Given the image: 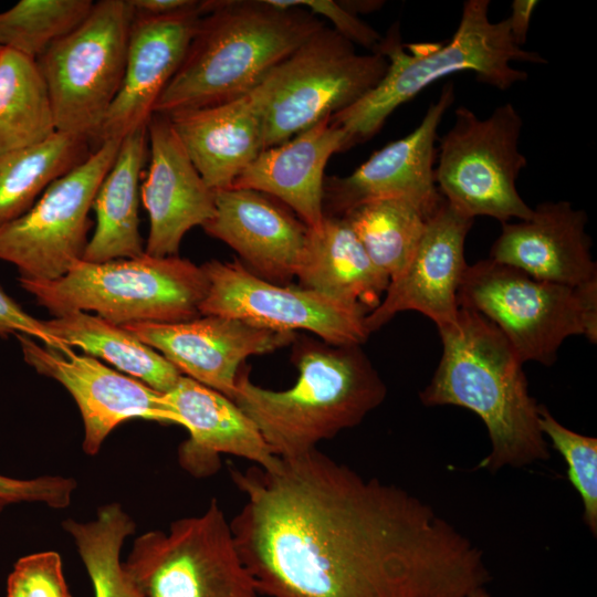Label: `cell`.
<instances>
[{"instance_id":"cell-14","label":"cell","mask_w":597,"mask_h":597,"mask_svg":"<svg viewBox=\"0 0 597 597\" xmlns=\"http://www.w3.org/2000/svg\"><path fill=\"white\" fill-rule=\"evenodd\" d=\"M23 359L39 374L55 379L75 400L84 426L82 448L94 455L106 437L121 423L140 418L180 425L161 392L143 381L112 369L90 355L64 352L38 344L18 334Z\"/></svg>"},{"instance_id":"cell-16","label":"cell","mask_w":597,"mask_h":597,"mask_svg":"<svg viewBox=\"0 0 597 597\" xmlns=\"http://www.w3.org/2000/svg\"><path fill=\"white\" fill-rule=\"evenodd\" d=\"M159 352L181 375L229 399L244 360L274 352L294 342L292 332H276L240 320L201 315L178 323H130L121 325Z\"/></svg>"},{"instance_id":"cell-27","label":"cell","mask_w":597,"mask_h":597,"mask_svg":"<svg viewBox=\"0 0 597 597\" xmlns=\"http://www.w3.org/2000/svg\"><path fill=\"white\" fill-rule=\"evenodd\" d=\"M48 332L67 347L105 359L124 374L166 394L180 371L161 354L121 325L87 312H71L44 321Z\"/></svg>"},{"instance_id":"cell-35","label":"cell","mask_w":597,"mask_h":597,"mask_svg":"<svg viewBox=\"0 0 597 597\" xmlns=\"http://www.w3.org/2000/svg\"><path fill=\"white\" fill-rule=\"evenodd\" d=\"M75 489L73 478L43 475L17 479L0 474V513L18 503H42L53 509H64L70 505Z\"/></svg>"},{"instance_id":"cell-28","label":"cell","mask_w":597,"mask_h":597,"mask_svg":"<svg viewBox=\"0 0 597 597\" xmlns=\"http://www.w3.org/2000/svg\"><path fill=\"white\" fill-rule=\"evenodd\" d=\"M84 137L55 132L48 139L0 154V227L25 213L57 178L92 153Z\"/></svg>"},{"instance_id":"cell-33","label":"cell","mask_w":597,"mask_h":597,"mask_svg":"<svg viewBox=\"0 0 597 597\" xmlns=\"http://www.w3.org/2000/svg\"><path fill=\"white\" fill-rule=\"evenodd\" d=\"M538 425L545 438L564 458L567 478L580 496L583 521L594 536L597 534V439L575 432L538 406Z\"/></svg>"},{"instance_id":"cell-18","label":"cell","mask_w":597,"mask_h":597,"mask_svg":"<svg viewBox=\"0 0 597 597\" xmlns=\"http://www.w3.org/2000/svg\"><path fill=\"white\" fill-rule=\"evenodd\" d=\"M206 1L169 15L134 12L121 87L101 127L97 142L123 139L147 126L156 102L180 66Z\"/></svg>"},{"instance_id":"cell-12","label":"cell","mask_w":597,"mask_h":597,"mask_svg":"<svg viewBox=\"0 0 597 597\" xmlns=\"http://www.w3.org/2000/svg\"><path fill=\"white\" fill-rule=\"evenodd\" d=\"M122 139H107L71 171L54 180L18 219L0 227V260L18 280L60 279L83 258L96 191L116 158Z\"/></svg>"},{"instance_id":"cell-13","label":"cell","mask_w":597,"mask_h":597,"mask_svg":"<svg viewBox=\"0 0 597 597\" xmlns=\"http://www.w3.org/2000/svg\"><path fill=\"white\" fill-rule=\"evenodd\" d=\"M208 291L200 315L240 320L276 332L303 329L335 346H360L370 335L369 311L305 287L269 282L239 260H211L201 265Z\"/></svg>"},{"instance_id":"cell-31","label":"cell","mask_w":597,"mask_h":597,"mask_svg":"<svg viewBox=\"0 0 597 597\" xmlns=\"http://www.w3.org/2000/svg\"><path fill=\"white\" fill-rule=\"evenodd\" d=\"M430 214L407 198H386L362 203L341 217L391 281L410 261Z\"/></svg>"},{"instance_id":"cell-34","label":"cell","mask_w":597,"mask_h":597,"mask_svg":"<svg viewBox=\"0 0 597 597\" xmlns=\"http://www.w3.org/2000/svg\"><path fill=\"white\" fill-rule=\"evenodd\" d=\"M7 597H71L60 554L45 551L19 558L8 577Z\"/></svg>"},{"instance_id":"cell-29","label":"cell","mask_w":597,"mask_h":597,"mask_svg":"<svg viewBox=\"0 0 597 597\" xmlns=\"http://www.w3.org/2000/svg\"><path fill=\"white\" fill-rule=\"evenodd\" d=\"M56 132L49 91L35 60L0 48V154Z\"/></svg>"},{"instance_id":"cell-1","label":"cell","mask_w":597,"mask_h":597,"mask_svg":"<svg viewBox=\"0 0 597 597\" xmlns=\"http://www.w3.org/2000/svg\"><path fill=\"white\" fill-rule=\"evenodd\" d=\"M231 478L245 500L230 526L260 595L467 597L491 579L430 504L317 448Z\"/></svg>"},{"instance_id":"cell-3","label":"cell","mask_w":597,"mask_h":597,"mask_svg":"<svg viewBox=\"0 0 597 597\" xmlns=\"http://www.w3.org/2000/svg\"><path fill=\"white\" fill-rule=\"evenodd\" d=\"M294 342L292 359L298 376L291 388L260 387L242 365L232 399L279 458L302 455L359 425L387 394L360 346H335L310 338Z\"/></svg>"},{"instance_id":"cell-30","label":"cell","mask_w":597,"mask_h":597,"mask_svg":"<svg viewBox=\"0 0 597 597\" xmlns=\"http://www.w3.org/2000/svg\"><path fill=\"white\" fill-rule=\"evenodd\" d=\"M91 579L94 597H144L139 586L121 561L125 540L136 524L119 503L102 505L96 519L63 521Z\"/></svg>"},{"instance_id":"cell-11","label":"cell","mask_w":597,"mask_h":597,"mask_svg":"<svg viewBox=\"0 0 597 597\" xmlns=\"http://www.w3.org/2000/svg\"><path fill=\"white\" fill-rule=\"evenodd\" d=\"M126 569L144 597H259L223 511L211 500L197 516L174 521L133 543Z\"/></svg>"},{"instance_id":"cell-19","label":"cell","mask_w":597,"mask_h":597,"mask_svg":"<svg viewBox=\"0 0 597 597\" xmlns=\"http://www.w3.org/2000/svg\"><path fill=\"white\" fill-rule=\"evenodd\" d=\"M148 169L140 186L149 217L145 253L178 255L185 234L214 214V190L202 179L167 115L154 113L147 124Z\"/></svg>"},{"instance_id":"cell-9","label":"cell","mask_w":597,"mask_h":597,"mask_svg":"<svg viewBox=\"0 0 597 597\" xmlns=\"http://www.w3.org/2000/svg\"><path fill=\"white\" fill-rule=\"evenodd\" d=\"M133 19L129 0L94 2L81 24L35 60L56 132L97 142L122 84Z\"/></svg>"},{"instance_id":"cell-26","label":"cell","mask_w":597,"mask_h":597,"mask_svg":"<svg viewBox=\"0 0 597 597\" xmlns=\"http://www.w3.org/2000/svg\"><path fill=\"white\" fill-rule=\"evenodd\" d=\"M147 126L127 134L93 200L96 226L82 260L93 263L145 252L139 233V180L148 160Z\"/></svg>"},{"instance_id":"cell-8","label":"cell","mask_w":597,"mask_h":597,"mask_svg":"<svg viewBox=\"0 0 597 597\" xmlns=\"http://www.w3.org/2000/svg\"><path fill=\"white\" fill-rule=\"evenodd\" d=\"M458 304L489 320L523 363L551 366L569 336L597 342V283H551L486 259L468 265Z\"/></svg>"},{"instance_id":"cell-24","label":"cell","mask_w":597,"mask_h":597,"mask_svg":"<svg viewBox=\"0 0 597 597\" xmlns=\"http://www.w3.org/2000/svg\"><path fill=\"white\" fill-rule=\"evenodd\" d=\"M167 116L191 163L214 191L231 187L263 150L260 116L249 94Z\"/></svg>"},{"instance_id":"cell-4","label":"cell","mask_w":597,"mask_h":597,"mask_svg":"<svg viewBox=\"0 0 597 597\" xmlns=\"http://www.w3.org/2000/svg\"><path fill=\"white\" fill-rule=\"evenodd\" d=\"M324 25L305 9H281L266 0L206 1L187 53L154 113L170 115L249 94Z\"/></svg>"},{"instance_id":"cell-2","label":"cell","mask_w":597,"mask_h":597,"mask_svg":"<svg viewBox=\"0 0 597 597\" xmlns=\"http://www.w3.org/2000/svg\"><path fill=\"white\" fill-rule=\"evenodd\" d=\"M442 355L419 397L425 406H458L486 427L491 451L478 468L498 472L551 458L538 425L540 404L513 347L484 316L459 307L455 323L439 329Z\"/></svg>"},{"instance_id":"cell-20","label":"cell","mask_w":597,"mask_h":597,"mask_svg":"<svg viewBox=\"0 0 597 597\" xmlns=\"http://www.w3.org/2000/svg\"><path fill=\"white\" fill-rule=\"evenodd\" d=\"M216 211L202 227L232 248L259 277L285 284L296 272L310 228L264 193L251 189L214 191Z\"/></svg>"},{"instance_id":"cell-38","label":"cell","mask_w":597,"mask_h":597,"mask_svg":"<svg viewBox=\"0 0 597 597\" xmlns=\"http://www.w3.org/2000/svg\"><path fill=\"white\" fill-rule=\"evenodd\" d=\"M538 4L536 0H514L511 4V14L507 18L510 33L516 45L526 43L527 32L534 9Z\"/></svg>"},{"instance_id":"cell-37","label":"cell","mask_w":597,"mask_h":597,"mask_svg":"<svg viewBox=\"0 0 597 597\" xmlns=\"http://www.w3.org/2000/svg\"><path fill=\"white\" fill-rule=\"evenodd\" d=\"M22 334L33 337L44 346L66 350L67 347L54 338L46 329L44 321L38 320L25 312L11 296L0 286V336Z\"/></svg>"},{"instance_id":"cell-23","label":"cell","mask_w":597,"mask_h":597,"mask_svg":"<svg viewBox=\"0 0 597 597\" xmlns=\"http://www.w3.org/2000/svg\"><path fill=\"white\" fill-rule=\"evenodd\" d=\"M347 148L346 133L325 117L286 142L263 149L229 188L273 196L310 229H317L325 218V167L334 154Z\"/></svg>"},{"instance_id":"cell-6","label":"cell","mask_w":597,"mask_h":597,"mask_svg":"<svg viewBox=\"0 0 597 597\" xmlns=\"http://www.w3.org/2000/svg\"><path fill=\"white\" fill-rule=\"evenodd\" d=\"M18 281L54 316L93 311L117 325L196 318L208 291L201 266L178 255L145 252L100 263L80 260L53 281Z\"/></svg>"},{"instance_id":"cell-21","label":"cell","mask_w":597,"mask_h":597,"mask_svg":"<svg viewBox=\"0 0 597 597\" xmlns=\"http://www.w3.org/2000/svg\"><path fill=\"white\" fill-rule=\"evenodd\" d=\"M586 223V212L568 201L542 202L528 219L502 223L489 259L551 283L573 287L597 283Z\"/></svg>"},{"instance_id":"cell-10","label":"cell","mask_w":597,"mask_h":597,"mask_svg":"<svg viewBox=\"0 0 597 597\" xmlns=\"http://www.w3.org/2000/svg\"><path fill=\"white\" fill-rule=\"evenodd\" d=\"M437 148L434 180L440 195L463 216H488L507 222L526 220L533 208L516 188L527 160L519 150L523 119L512 103L481 118L465 106Z\"/></svg>"},{"instance_id":"cell-15","label":"cell","mask_w":597,"mask_h":597,"mask_svg":"<svg viewBox=\"0 0 597 597\" xmlns=\"http://www.w3.org/2000/svg\"><path fill=\"white\" fill-rule=\"evenodd\" d=\"M454 98V85L448 82L411 133L375 151L350 175L325 178L327 216L341 217L386 198H407L432 213L443 199L434 180L438 127Z\"/></svg>"},{"instance_id":"cell-36","label":"cell","mask_w":597,"mask_h":597,"mask_svg":"<svg viewBox=\"0 0 597 597\" xmlns=\"http://www.w3.org/2000/svg\"><path fill=\"white\" fill-rule=\"evenodd\" d=\"M270 4L281 8L305 9L316 17L329 20L338 34L354 45L364 46L374 53L383 36L356 14L347 10L342 2L333 0H266Z\"/></svg>"},{"instance_id":"cell-32","label":"cell","mask_w":597,"mask_h":597,"mask_svg":"<svg viewBox=\"0 0 597 597\" xmlns=\"http://www.w3.org/2000/svg\"><path fill=\"white\" fill-rule=\"evenodd\" d=\"M92 0H20L0 11V48L33 60L90 13Z\"/></svg>"},{"instance_id":"cell-17","label":"cell","mask_w":597,"mask_h":597,"mask_svg":"<svg viewBox=\"0 0 597 597\" xmlns=\"http://www.w3.org/2000/svg\"><path fill=\"white\" fill-rule=\"evenodd\" d=\"M473 221L442 199L427 218L407 266L389 282L380 303L367 314L370 334L404 311L423 314L438 329L455 323L458 291L468 268L464 242Z\"/></svg>"},{"instance_id":"cell-25","label":"cell","mask_w":597,"mask_h":597,"mask_svg":"<svg viewBox=\"0 0 597 597\" xmlns=\"http://www.w3.org/2000/svg\"><path fill=\"white\" fill-rule=\"evenodd\" d=\"M296 277L305 289L363 305L369 312L380 303L390 282L346 220L327 214L317 229H310Z\"/></svg>"},{"instance_id":"cell-22","label":"cell","mask_w":597,"mask_h":597,"mask_svg":"<svg viewBox=\"0 0 597 597\" xmlns=\"http://www.w3.org/2000/svg\"><path fill=\"white\" fill-rule=\"evenodd\" d=\"M163 396L189 432L179 447L178 461L192 476L214 474L220 469L221 454L247 459L262 468L277 462L279 457L251 419L219 391L182 375Z\"/></svg>"},{"instance_id":"cell-7","label":"cell","mask_w":597,"mask_h":597,"mask_svg":"<svg viewBox=\"0 0 597 597\" xmlns=\"http://www.w3.org/2000/svg\"><path fill=\"white\" fill-rule=\"evenodd\" d=\"M387 67L384 55L359 54L324 25L249 93L260 116L263 149L349 107L379 83Z\"/></svg>"},{"instance_id":"cell-40","label":"cell","mask_w":597,"mask_h":597,"mask_svg":"<svg viewBox=\"0 0 597 597\" xmlns=\"http://www.w3.org/2000/svg\"><path fill=\"white\" fill-rule=\"evenodd\" d=\"M467 597H491L489 593L485 590V587H480L472 593H470Z\"/></svg>"},{"instance_id":"cell-39","label":"cell","mask_w":597,"mask_h":597,"mask_svg":"<svg viewBox=\"0 0 597 597\" xmlns=\"http://www.w3.org/2000/svg\"><path fill=\"white\" fill-rule=\"evenodd\" d=\"M134 12L143 15H169L189 10L196 0H129Z\"/></svg>"},{"instance_id":"cell-5","label":"cell","mask_w":597,"mask_h":597,"mask_svg":"<svg viewBox=\"0 0 597 597\" xmlns=\"http://www.w3.org/2000/svg\"><path fill=\"white\" fill-rule=\"evenodd\" d=\"M489 0H467L459 25L448 43L402 44L395 23L374 53L387 59L379 83L331 121L348 137V146L371 138L387 117L436 81L462 71H473L478 81L500 91L526 81L527 72L512 62L546 64L541 54L516 45L507 18L492 22Z\"/></svg>"}]
</instances>
